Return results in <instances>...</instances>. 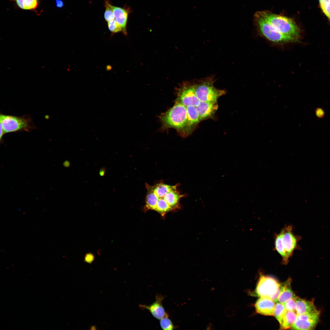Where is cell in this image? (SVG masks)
<instances>
[{"label": "cell", "instance_id": "cell-30", "mask_svg": "<svg viewBox=\"0 0 330 330\" xmlns=\"http://www.w3.org/2000/svg\"><path fill=\"white\" fill-rule=\"evenodd\" d=\"M5 134L4 130L2 127V126L0 125V140L1 142H2V138L3 135Z\"/></svg>", "mask_w": 330, "mask_h": 330}, {"label": "cell", "instance_id": "cell-25", "mask_svg": "<svg viewBox=\"0 0 330 330\" xmlns=\"http://www.w3.org/2000/svg\"><path fill=\"white\" fill-rule=\"evenodd\" d=\"M287 311H295V299H291L283 303Z\"/></svg>", "mask_w": 330, "mask_h": 330}, {"label": "cell", "instance_id": "cell-24", "mask_svg": "<svg viewBox=\"0 0 330 330\" xmlns=\"http://www.w3.org/2000/svg\"><path fill=\"white\" fill-rule=\"evenodd\" d=\"M108 26L109 30L113 33L122 31L121 28L114 19L108 22Z\"/></svg>", "mask_w": 330, "mask_h": 330}, {"label": "cell", "instance_id": "cell-3", "mask_svg": "<svg viewBox=\"0 0 330 330\" xmlns=\"http://www.w3.org/2000/svg\"><path fill=\"white\" fill-rule=\"evenodd\" d=\"M159 118L163 130L172 128L183 136L187 126L188 117L186 107L175 101L174 105L166 112L162 113Z\"/></svg>", "mask_w": 330, "mask_h": 330}, {"label": "cell", "instance_id": "cell-11", "mask_svg": "<svg viewBox=\"0 0 330 330\" xmlns=\"http://www.w3.org/2000/svg\"><path fill=\"white\" fill-rule=\"evenodd\" d=\"M164 298L163 295L157 294L156 296V301L154 302L149 305L141 304L139 306L142 310H148L155 318L160 320L168 315L162 305V302Z\"/></svg>", "mask_w": 330, "mask_h": 330}, {"label": "cell", "instance_id": "cell-7", "mask_svg": "<svg viewBox=\"0 0 330 330\" xmlns=\"http://www.w3.org/2000/svg\"><path fill=\"white\" fill-rule=\"evenodd\" d=\"M0 122L5 134L23 131L28 132L36 128L31 117L28 115L17 116L0 114Z\"/></svg>", "mask_w": 330, "mask_h": 330}, {"label": "cell", "instance_id": "cell-1", "mask_svg": "<svg viewBox=\"0 0 330 330\" xmlns=\"http://www.w3.org/2000/svg\"><path fill=\"white\" fill-rule=\"evenodd\" d=\"M178 186L177 185H170L161 182L152 185L146 183L145 208L164 215L179 208V201L185 195L180 194Z\"/></svg>", "mask_w": 330, "mask_h": 330}, {"label": "cell", "instance_id": "cell-18", "mask_svg": "<svg viewBox=\"0 0 330 330\" xmlns=\"http://www.w3.org/2000/svg\"><path fill=\"white\" fill-rule=\"evenodd\" d=\"M17 7L24 10L36 11L39 6V0H12Z\"/></svg>", "mask_w": 330, "mask_h": 330}, {"label": "cell", "instance_id": "cell-14", "mask_svg": "<svg viewBox=\"0 0 330 330\" xmlns=\"http://www.w3.org/2000/svg\"><path fill=\"white\" fill-rule=\"evenodd\" d=\"M188 117L187 126L185 130L183 137L190 134L200 122L199 115L196 107L189 106L186 107Z\"/></svg>", "mask_w": 330, "mask_h": 330}, {"label": "cell", "instance_id": "cell-27", "mask_svg": "<svg viewBox=\"0 0 330 330\" xmlns=\"http://www.w3.org/2000/svg\"><path fill=\"white\" fill-rule=\"evenodd\" d=\"M316 116L318 118H322L324 116L325 112L321 108H317L315 110Z\"/></svg>", "mask_w": 330, "mask_h": 330}, {"label": "cell", "instance_id": "cell-4", "mask_svg": "<svg viewBox=\"0 0 330 330\" xmlns=\"http://www.w3.org/2000/svg\"><path fill=\"white\" fill-rule=\"evenodd\" d=\"M260 12L266 20L278 31L299 42L300 29L293 19L282 15L273 13L269 11Z\"/></svg>", "mask_w": 330, "mask_h": 330}, {"label": "cell", "instance_id": "cell-8", "mask_svg": "<svg viewBox=\"0 0 330 330\" xmlns=\"http://www.w3.org/2000/svg\"><path fill=\"white\" fill-rule=\"evenodd\" d=\"M280 284L270 276H260L255 291V294L259 297L267 298L275 302L279 293Z\"/></svg>", "mask_w": 330, "mask_h": 330}, {"label": "cell", "instance_id": "cell-5", "mask_svg": "<svg viewBox=\"0 0 330 330\" xmlns=\"http://www.w3.org/2000/svg\"><path fill=\"white\" fill-rule=\"evenodd\" d=\"M215 77L211 76L193 82L196 95L200 102H217L218 99L225 94V90L214 86Z\"/></svg>", "mask_w": 330, "mask_h": 330}, {"label": "cell", "instance_id": "cell-9", "mask_svg": "<svg viewBox=\"0 0 330 330\" xmlns=\"http://www.w3.org/2000/svg\"><path fill=\"white\" fill-rule=\"evenodd\" d=\"M176 93L175 101L182 104L186 107L198 106L200 101L197 97L194 90L193 82H186L178 88Z\"/></svg>", "mask_w": 330, "mask_h": 330}, {"label": "cell", "instance_id": "cell-26", "mask_svg": "<svg viewBox=\"0 0 330 330\" xmlns=\"http://www.w3.org/2000/svg\"><path fill=\"white\" fill-rule=\"evenodd\" d=\"M95 259L94 255L91 253H88L86 254L84 257V261L88 263H92Z\"/></svg>", "mask_w": 330, "mask_h": 330}, {"label": "cell", "instance_id": "cell-23", "mask_svg": "<svg viewBox=\"0 0 330 330\" xmlns=\"http://www.w3.org/2000/svg\"><path fill=\"white\" fill-rule=\"evenodd\" d=\"M321 8L330 22V0H319Z\"/></svg>", "mask_w": 330, "mask_h": 330}, {"label": "cell", "instance_id": "cell-2", "mask_svg": "<svg viewBox=\"0 0 330 330\" xmlns=\"http://www.w3.org/2000/svg\"><path fill=\"white\" fill-rule=\"evenodd\" d=\"M291 225H285L278 233L274 235V248L282 258V263L287 265L294 251L299 249L298 242L300 239L299 236L294 234Z\"/></svg>", "mask_w": 330, "mask_h": 330}, {"label": "cell", "instance_id": "cell-19", "mask_svg": "<svg viewBox=\"0 0 330 330\" xmlns=\"http://www.w3.org/2000/svg\"><path fill=\"white\" fill-rule=\"evenodd\" d=\"M297 315L295 312L287 311L280 324V329L285 330L291 328L295 321Z\"/></svg>", "mask_w": 330, "mask_h": 330}, {"label": "cell", "instance_id": "cell-28", "mask_svg": "<svg viewBox=\"0 0 330 330\" xmlns=\"http://www.w3.org/2000/svg\"><path fill=\"white\" fill-rule=\"evenodd\" d=\"M56 5L58 8H62L64 5V2L62 0H55Z\"/></svg>", "mask_w": 330, "mask_h": 330}, {"label": "cell", "instance_id": "cell-21", "mask_svg": "<svg viewBox=\"0 0 330 330\" xmlns=\"http://www.w3.org/2000/svg\"><path fill=\"white\" fill-rule=\"evenodd\" d=\"M105 10L104 13V17L106 21L108 22L114 19L111 4L108 0H106L105 1Z\"/></svg>", "mask_w": 330, "mask_h": 330}, {"label": "cell", "instance_id": "cell-22", "mask_svg": "<svg viewBox=\"0 0 330 330\" xmlns=\"http://www.w3.org/2000/svg\"><path fill=\"white\" fill-rule=\"evenodd\" d=\"M160 326L163 330H172L175 328L172 321L168 317V315L160 320Z\"/></svg>", "mask_w": 330, "mask_h": 330}, {"label": "cell", "instance_id": "cell-6", "mask_svg": "<svg viewBox=\"0 0 330 330\" xmlns=\"http://www.w3.org/2000/svg\"><path fill=\"white\" fill-rule=\"evenodd\" d=\"M254 20L260 33L268 40L277 43L299 42L296 39L284 35L278 31L266 20L260 11L255 13Z\"/></svg>", "mask_w": 330, "mask_h": 330}, {"label": "cell", "instance_id": "cell-20", "mask_svg": "<svg viewBox=\"0 0 330 330\" xmlns=\"http://www.w3.org/2000/svg\"><path fill=\"white\" fill-rule=\"evenodd\" d=\"M287 310L285 309L284 304L278 302H275L274 310V315L280 324Z\"/></svg>", "mask_w": 330, "mask_h": 330}, {"label": "cell", "instance_id": "cell-10", "mask_svg": "<svg viewBox=\"0 0 330 330\" xmlns=\"http://www.w3.org/2000/svg\"><path fill=\"white\" fill-rule=\"evenodd\" d=\"M320 311L315 309L307 313L297 314L295 321L291 329L293 330H313L318 324Z\"/></svg>", "mask_w": 330, "mask_h": 330}, {"label": "cell", "instance_id": "cell-15", "mask_svg": "<svg viewBox=\"0 0 330 330\" xmlns=\"http://www.w3.org/2000/svg\"><path fill=\"white\" fill-rule=\"evenodd\" d=\"M115 20L121 28L122 31L126 32L128 17L130 12L129 9L113 6L111 4Z\"/></svg>", "mask_w": 330, "mask_h": 330}, {"label": "cell", "instance_id": "cell-13", "mask_svg": "<svg viewBox=\"0 0 330 330\" xmlns=\"http://www.w3.org/2000/svg\"><path fill=\"white\" fill-rule=\"evenodd\" d=\"M218 107L217 102H200L199 105L196 107L198 113L200 122L212 117L217 110Z\"/></svg>", "mask_w": 330, "mask_h": 330}, {"label": "cell", "instance_id": "cell-16", "mask_svg": "<svg viewBox=\"0 0 330 330\" xmlns=\"http://www.w3.org/2000/svg\"><path fill=\"white\" fill-rule=\"evenodd\" d=\"M291 279L289 278L280 284V292L277 302L284 303L290 299L295 298L296 296L291 288Z\"/></svg>", "mask_w": 330, "mask_h": 330}, {"label": "cell", "instance_id": "cell-31", "mask_svg": "<svg viewBox=\"0 0 330 330\" xmlns=\"http://www.w3.org/2000/svg\"><path fill=\"white\" fill-rule=\"evenodd\" d=\"M70 165V163L68 161H65L63 163V166L65 167H69Z\"/></svg>", "mask_w": 330, "mask_h": 330}, {"label": "cell", "instance_id": "cell-12", "mask_svg": "<svg viewBox=\"0 0 330 330\" xmlns=\"http://www.w3.org/2000/svg\"><path fill=\"white\" fill-rule=\"evenodd\" d=\"M275 302L267 298L259 297L255 302V306L256 312L266 316H273Z\"/></svg>", "mask_w": 330, "mask_h": 330}, {"label": "cell", "instance_id": "cell-29", "mask_svg": "<svg viewBox=\"0 0 330 330\" xmlns=\"http://www.w3.org/2000/svg\"><path fill=\"white\" fill-rule=\"evenodd\" d=\"M106 172V169L105 167H102L99 170V174L101 176H103L105 174Z\"/></svg>", "mask_w": 330, "mask_h": 330}, {"label": "cell", "instance_id": "cell-17", "mask_svg": "<svg viewBox=\"0 0 330 330\" xmlns=\"http://www.w3.org/2000/svg\"><path fill=\"white\" fill-rule=\"evenodd\" d=\"M295 300L297 314L307 313L316 309L313 300L307 301L297 296Z\"/></svg>", "mask_w": 330, "mask_h": 330}]
</instances>
